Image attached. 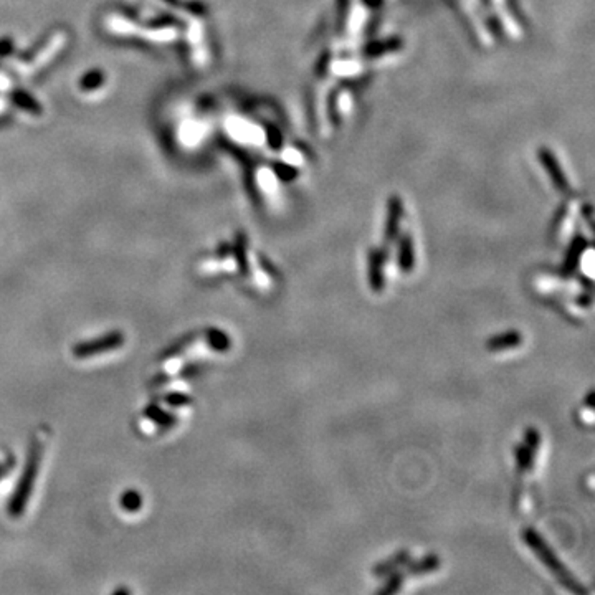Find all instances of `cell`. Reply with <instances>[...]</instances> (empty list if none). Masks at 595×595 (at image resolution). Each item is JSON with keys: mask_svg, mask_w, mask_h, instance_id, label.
Returning a JSON list of instances; mask_svg holds the SVG:
<instances>
[{"mask_svg": "<svg viewBox=\"0 0 595 595\" xmlns=\"http://www.w3.org/2000/svg\"><path fill=\"white\" fill-rule=\"evenodd\" d=\"M523 539L526 546L533 549V552L538 556V559L546 564L549 572H551V574L554 575V577L559 580L566 589H569L570 592H574L575 595H587V590H585L584 585L570 574L569 569H567L564 564H562L559 557L552 552V549L549 547V544L544 541V538L536 531V529L524 528Z\"/></svg>", "mask_w": 595, "mask_h": 595, "instance_id": "6da1fadb", "label": "cell"}, {"mask_svg": "<svg viewBox=\"0 0 595 595\" xmlns=\"http://www.w3.org/2000/svg\"><path fill=\"white\" fill-rule=\"evenodd\" d=\"M41 450H43V445L35 444L34 449H32V451H30L29 465H27L24 477H22V479H20V484H18L15 496L12 498L11 508H8V509H11V514L13 516V518H18V516L22 514V511H24V508H25V501L29 500L32 488H34V483H35L36 470H39Z\"/></svg>", "mask_w": 595, "mask_h": 595, "instance_id": "7a4b0ae2", "label": "cell"}, {"mask_svg": "<svg viewBox=\"0 0 595 595\" xmlns=\"http://www.w3.org/2000/svg\"><path fill=\"white\" fill-rule=\"evenodd\" d=\"M385 263L387 253L382 248H372L367 253V281L374 293L385 289Z\"/></svg>", "mask_w": 595, "mask_h": 595, "instance_id": "3957f363", "label": "cell"}, {"mask_svg": "<svg viewBox=\"0 0 595 595\" xmlns=\"http://www.w3.org/2000/svg\"><path fill=\"white\" fill-rule=\"evenodd\" d=\"M123 343H124V336L121 333H111L108 336H101V338L98 339L78 344L76 348L73 349V354H75L78 359H86L91 356H96V354H103V353H108V350L118 349L119 346H123Z\"/></svg>", "mask_w": 595, "mask_h": 595, "instance_id": "277c9868", "label": "cell"}, {"mask_svg": "<svg viewBox=\"0 0 595 595\" xmlns=\"http://www.w3.org/2000/svg\"><path fill=\"white\" fill-rule=\"evenodd\" d=\"M587 248H589V242L584 235H575V237L572 238L570 245L569 248H567L566 257L561 265V275L564 276V278H570V276L575 275V271L579 270L580 260H582L584 253Z\"/></svg>", "mask_w": 595, "mask_h": 595, "instance_id": "5b68a950", "label": "cell"}, {"mask_svg": "<svg viewBox=\"0 0 595 595\" xmlns=\"http://www.w3.org/2000/svg\"><path fill=\"white\" fill-rule=\"evenodd\" d=\"M410 561H412V554H410V551H407V549L397 551L395 554H392L389 557V559L377 562V564L372 567V575L374 577L384 579L385 575L392 574V572L402 569V567L407 566Z\"/></svg>", "mask_w": 595, "mask_h": 595, "instance_id": "8992f818", "label": "cell"}, {"mask_svg": "<svg viewBox=\"0 0 595 595\" xmlns=\"http://www.w3.org/2000/svg\"><path fill=\"white\" fill-rule=\"evenodd\" d=\"M523 343V334L519 331H506V333L496 334L493 338L486 339L484 348L490 353H502V350H509L521 346Z\"/></svg>", "mask_w": 595, "mask_h": 595, "instance_id": "52a82bcc", "label": "cell"}, {"mask_svg": "<svg viewBox=\"0 0 595 595\" xmlns=\"http://www.w3.org/2000/svg\"><path fill=\"white\" fill-rule=\"evenodd\" d=\"M397 260H399V268L402 273L409 275L415 270V247L412 235L404 233L399 238V252H397Z\"/></svg>", "mask_w": 595, "mask_h": 595, "instance_id": "ba28073f", "label": "cell"}, {"mask_svg": "<svg viewBox=\"0 0 595 595\" xmlns=\"http://www.w3.org/2000/svg\"><path fill=\"white\" fill-rule=\"evenodd\" d=\"M402 217H404V207L400 200H392L389 207V215H387V225H385V242L394 243L397 242V237L400 233V225H402Z\"/></svg>", "mask_w": 595, "mask_h": 595, "instance_id": "9c48e42d", "label": "cell"}, {"mask_svg": "<svg viewBox=\"0 0 595 595\" xmlns=\"http://www.w3.org/2000/svg\"><path fill=\"white\" fill-rule=\"evenodd\" d=\"M440 566H442L440 556L428 554L425 557H422L420 561L409 562L405 574L410 575V577H422V575H428L432 574V572H437L438 569H440Z\"/></svg>", "mask_w": 595, "mask_h": 595, "instance_id": "30bf717a", "label": "cell"}, {"mask_svg": "<svg viewBox=\"0 0 595 595\" xmlns=\"http://www.w3.org/2000/svg\"><path fill=\"white\" fill-rule=\"evenodd\" d=\"M385 577H387L385 582L382 584L379 589H377V592H376L377 595H392V594L400 592V590H402V587H404V584H405V579H407V574L399 569V570L392 572V574H389V575H385Z\"/></svg>", "mask_w": 595, "mask_h": 595, "instance_id": "8fae6325", "label": "cell"}, {"mask_svg": "<svg viewBox=\"0 0 595 595\" xmlns=\"http://www.w3.org/2000/svg\"><path fill=\"white\" fill-rule=\"evenodd\" d=\"M516 465H518V470L521 473L526 472H533L534 463H536V453H533L531 450L528 449L524 444H519L516 446Z\"/></svg>", "mask_w": 595, "mask_h": 595, "instance_id": "7c38bea8", "label": "cell"}, {"mask_svg": "<svg viewBox=\"0 0 595 595\" xmlns=\"http://www.w3.org/2000/svg\"><path fill=\"white\" fill-rule=\"evenodd\" d=\"M237 243L233 248V257L237 260V268L243 276L250 273V265H248V255H247V240L243 235L237 237Z\"/></svg>", "mask_w": 595, "mask_h": 595, "instance_id": "4fadbf2b", "label": "cell"}, {"mask_svg": "<svg viewBox=\"0 0 595 595\" xmlns=\"http://www.w3.org/2000/svg\"><path fill=\"white\" fill-rule=\"evenodd\" d=\"M207 338H209L210 348L219 350V353H227L232 348V341H230L228 336L219 329H210Z\"/></svg>", "mask_w": 595, "mask_h": 595, "instance_id": "5bb4252c", "label": "cell"}, {"mask_svg": "<svg viewBox=\"0 0 595 595\" xmlns=\"http://www.w3.org/2000/svg\"><path fill=\"white\" fill-rule=\"evenodd\" d=\"M123 508L128 511H136L141 508V496L136 491H129L123 496Z\"/></svg>", "mask_w": 595, "mask_h": 595, "instance_id": "9a60e30c", "label": "cell"}, {"mask_svg": "<svg viewBox=\"0 0 595 595\" xmlns=\"http://www.w3.org/2000/svg\"><path fill=\"white\" fill-rule=\"evenodd\" d=\"M590 301H592V299H590V294H582V296L577 298L579 306H584V308H589Z\"/></svg>", "mask_w": 595, "mask_h": 595, "instance_id": "2e32d148", "label": "cell"}, {"mask_svg": "<svg viewBox=\"0 0 595 595\" xmlns=\"http://www.w3.org/2000/svg\"><path fill=\"white\" fill-rule=\"evenodd\" d=\"M585 407H587L589 410H592L594 409V392L590 390L589 394H587V399H585Z\"/></svg>", "mask_w": 595, "mask_h": 595, "instance_id": "e0dca14e", "label": "cell"}, {"mask_svg": "<svg viewBox=\"0 0 595 595\" xmlns=\"http://www.w3.org/2000/svg\"><path fill=\"white\" fill-rule=\"evenodd\" d=\"M7 468H8V467H6V465L0 463V478H2V474L6 473V470H7Z\"/></svg>", "mask_w": 595, "mask_h": 595, "instance_id": "ac0fdd59", "label": "cell"}]
</instances>
